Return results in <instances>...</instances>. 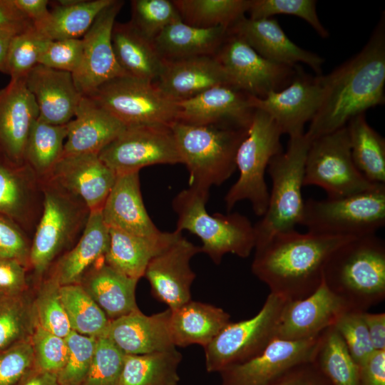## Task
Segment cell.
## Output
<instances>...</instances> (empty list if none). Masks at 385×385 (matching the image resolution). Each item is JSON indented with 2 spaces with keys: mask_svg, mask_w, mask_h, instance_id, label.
<instances>
[{
  "mask_svg": "<svg viewBox=\"0 0 385 385\" xmlns=\"http://www.w3.org/2000/svg\"><path fill=\"white\" fill-rule=\"evenodd\" d=\"M322 103L305 133L311 141L339 130L349 120L384 103L385 16L354 56L324 76Z\"/></svg>",
  "mask_w": 385,
  "mask_h": 385,
  "instance_id": "6da1fadb",
  "label": "cell"
},
{
  "mask_svg": "<svg viewBox=\"0 0 385 385\" xmlns=\"http://www.w3.org/2000/svg\"><path fill=\"white\" fill-rule=\"evenodd\" d=\"M351 239L296 230L277 233L255 249L252 272L270 293L287 301L301 299L319 288L328 259Z\"/></svg>",
  "mask_w": 385,
  "mask_h": 385,
  "instance_id": "7a4b0ae2",
  "label": "cell"
},
{
  "mask_svg": "<svg viewBox=\"0 0 385 385\" xmlns=\"http://www.w3.org/2000/svg\"><path fill=\"white\" fill-rule=\"evenodd\" d=\"M327 287L351 309L366 312L385 298V243L376 234L339 247L323 270Z\"/></svg>",
  "mask_w": 385,
  "mask_h": 385,
  "instance_id": "3957f363",
  "label": "cell"
},
{
  "mask_svg": "<svg viewBox=\"0 0 385 385\" xmlns=\"http://www.w3.org/2000/svg\"><path fill=\"white\" fill-rule=\"evenodd\" d=\"M209 192L189 187L180 191L173 200L178 215L176 231L188 230L200 238L201 252L215 264H220L225 255L247 257L255 247L254 225L247 217L237 212L210 215L205 205Z\"/></svg>",
  "mask_w": 385,
  "mask_h": 385,
  "instance_id": "277c9868",
  "label": "cell"
},
{
  "mask_svg": "<svg viewBox=\"0 0 385 385\" xmlns=\"http://www.w3.org/2000/svg\"><path fill=\"white\" fill-rule=\"evenodd\" d=\"M182 163L187 167L189 187L209 192L235 171L238 147L248 129L220 125H170Z\"/></svg>",
  "mask_w": 385,
  "mask_h": 385,
  "instance_id": "5b68a950",
  "label": "cell"
},
{
  "mask_svg": "<svg viewBox=\"0 0 385 385\" xmlns=\"http://www.w3.org/2000/svg\"><path fill=\"white\" fill-rule=\"evenodd\" d=\"M311 143L305 133L291 136L286 151L270 161L267 172L272 180V190L267 210L254 225L255 249L274 235L296 230L295 227L300 225L304 204V166Z\"/></svg>",
  "mask_w": 385,
  "mask_h": 385,
  "instance_id": "8992f818",
  "label": "cell"
},
{
  "mask_svg": "<svg viewBox=\"0 0 385 385\" xmlns=\"http://www.w3.org/2000/svg\"><path fill=\"white\" fill-rule=\"evenodd\" d=\"M300 225L327 236L360 237L385 225V184L354 195L304 201Z\"/></svg>",
  "mask_w": 385,
  "mask_h": 385,
  "instance_id": "52a82bcc",
  "label": "cell"
},
{
  "mask_svg": "<svg viewBox=\"0 0 385 385\" xmlns=\"http://www.w3.org/2000/svg\"><path fill=\"white\" fill-rule=\"evenodd\" d=\"M282 135L269 115L255 109L247 133L237 151L235 162L240 175L225 197L228 211L237 202L247 200L256 215H265L270 197L265 170L271 159L283 152Z\"/></svg>",
  "mask_w": 385,
  "mask_h": 385,
  "instance_id": "ba28073f",
  "label": "cell"
},
{
  "mask_svg": "<svg viewBox=\"0 0 385 385\" xmlns=\"http://www.w3.org/2000/svg\"><path fill=\"white\" fill-rule=\"evenodd\" d=\"M287 300L270 293L252 318L228 323L204 348L207 372H220L244 363L261 353L275 338Z\"/></svg>",
  "mask_w": 385,
  "mask_h": 385,
  "instance_id": "9c48e42d",
  "label": "cell"
},
{
  "mask_svg": "<svg viewBox=\"0 0 385 385\" xmlns=\"http://www.w3.org/2000/svg\"><path fill=\"white\" fill-rule=\"evenodd\" d=\"M86 96L96 101L126 127L170 126L177 121L178 102L152 81L121 76L105 83Z\"/></svg>",
  "mask_w": 385,
  "mask_h": 385,
  "instance_id": "30bf717a",
  "label": "cell"
},
{
  "mask_svg": "<svg viewBox=\"0 0 385 385\" xmlns=\"http://www.w3.org/2000/svg\"><path fill=\"white\" fill-rule=\"evenodd\" d=\"M369 181L356 167L346 126L313 140L304 166V186L322 188L329 198L342 197L370 190Z\"/></svg>",
  "mask_w": 385,
  "mask_h": 385,
  "instance_id": "8fae6325",
  "label": "cell"
},
{
  "mask_svg": "<svg viewBox=\"0 0 385 385\" xmlns=\"http://www.w3.org/2000/svg\"><path fill=\"white\" fill-rule=\"evenodd\" d=\"M51 182L44 188L42 215L37 225L29 255V266L34 274L42 276L53 260L69 244L88 215L83 202ZM82 202V201H81ZM89 214V213H88Z\"/></svg>",
  "mask_w": 385,
  "mask_h": 385,
  "instance_id": "7c38bea8",
  "label": "cell"
},
{
  "mask_svg": "<svg viewBox=\"0 0 385 385\" xmlns=\"http://www.w3.org/2000/svg\"><path fill=\"white\" fill-rule=\"evenodd\" d=\"M214 56L231 86L258 98L287 86L299 69L265 58L242 38L229 32Z\"/></svg>",
  "mask_w": 385,
  "mask_h": 385,
  "instance_id": "4fadbf2b",
  "label": "cell"
},
{
  "mask_svg": "<svg viewBox=\"0 0 385 385\" xmlns=\"http://www.w3.org/2000/svg\"><path fill=\"white\" fill-rule=\"evenodd\" d=\"M98 156L116 175L149 165L182 163L173 133L163 125L126 127Z\"/></svg>",
  "mask_w": 385,
  "mask_h": 385,
  "instance_id": "5bb4252c",
  "label": "cell"
},
{
  "mask_svg": "<svg viewBox=\"0 0 385 385\" xmlns=\"http://www.w3.org/2000/svg\"><path fill=\"white\" fill-rule=\"evenodd\" d=\"M322 334L302 340L275 338L254 358L220 371L221 385H267L312 362Z\"/></svg>",
  "mask_w": 385,
  "mask_h": 385,
  "instance_id": "9a60e30c",
  "label": "cell"
},
{
  "mask_svg": "<svg viewBox=\"0 0 385 385\" xmlns=\"http://www.w3.org/2000/svg\"><path fill=\"white\" fill-rule=\"evenodd\" d=\"M324 76L312 77L298 69L291 83L278 91H272L263 98L251 96L255 109L269 115L282 134L289 137L304 133V125L311 121L322 103Z\"/></svg>",
  "mask_w": 385,
  "mask_h": 385,
  "instance_id": "2e32d148",
  "label": "cell"
},
{
  "mask_svg": "<svg viewBox=\"0 0 385 385\" xmlns=\"http://www.w3.org/2000/svg\"><path fill=\"white\" fill-rule=\"evenodd\" d=\"M124 1L113 0L103 9L82 37L81 64L73 78L82 96H88L105 83L125 76L113 49L111 34L115 18Z\"/></svg>",
  "mask_w": 385,
  "mask_h": 385,
  "instance_id": "e0dca14e",
  "label": "cell"
},
{
  "mask_svg": "<svg viewBox=\"0 0 385 385\" xmlns=\"http://www.w3.org/2000/svg\"><path fill=\"white\" fill-rule=\"evenodd\" d=\"M250 98L231 86H216L178 101L177 121L194 125L248 129L255 111Z\"/></svg>",
  "mask_w": 385,
  "mask_h": 385,
  "instance_id": "ac0fdd59",
  "label": "cell"
},
{
  "mask_svg": "<svg viewBox=\"0 0 385 385\" xmlns=\"http://www.w3.org/2000/svg\"><path fill=\"white\" fill-rule=\"evenodd\" d=\"M200 247L181 236L148 265L144 276L152 295L174 310L191 300L190 287L195 278L190 262Z\"/></svg>",
  "mask_w": 385,
  "mask_h": 385,
  "instance_id": "d6986e66",
  "label": "cell"
},
{
  "mask_svg": "<svg viewBox=\"0 0 385 385\" xmlns=\"http://www.w3.org/2000/svg\"><path fill=\"white\" fill-rule=\"evenodd\" d=\"M49 175L52 183L82 201L89 211L102 208L117 176L93 153L63 155Z\"/></svg>",
  "mask_w": 385,
  "mask_h": 385,
  "instance_id": "ffe728a7",
  "label": "cell"
},
{
  "mask_svg": "<svg viewBox=\"0 0 385 385\" xmlns=\"http://www.w3.org/2000/svg\"><path fill=\"white\" fill-rule=\"evenodd\" d=\"M347 309L350 308L346 302L332 292L323 281L309 296L287 302L280 319L277 338L302 340L317 337L332 327Z\"/></svg>",
  "mask_w": 385,
  "mask_h": 385,
  "instance_id": "44dd1931",
  "label": "cell"
},
{
  "mask_svg": "<svg viewBox=\"0 0 385 385\" xmlns=\"http://www.w3.org/2000/svg\"><path fill=\"white\" fill-rule=\"evenodd\" d=\"M38 117L24 79L10 81L0 89V153L7 160L18 165L24 163L28 137Z\"/></svg>",
  "mask_w": 385,
  "mask_h": 385,
  "instance_id": "7402d4cb",
  "label": "cell"
},
{
  "mask_svg": "<svg viewBox=\"0 0 385 385\" xmlns=\"http://www.w3.org/2000/svg\"><path fill=\"white\" fill-rule=\"evenodd\" d=\"M228 32L242 38L269 61L289 66L307 64L317 75H322L324 59L291 41L272 17L253 19L243 16L228 29Z\"/></svg>",
  "mask_w": 385,
  "mask_h": 385,
  "instance_id": "603a6c76",
  "label": "cell"
},
{
  "mask_svg": "<svg viewBox=\"0 0 385 385\" xmlns=\"http://www.w3.org/2000/svg\"><path fill=\"white\" fill-rule=\"evenodd\" d=\"M170 309L150 316L137 310L110 320L104 337L124 354H144L175 348L171 339ZM103 337V336H102Z\"/></svg>",
  "mask_w": 385,
  "mask_h": 385,
  "instance_id": "cb8c5ba5",
  "label": "cell"
},
{
  "mask_svg": "<svg viewBox=\"0 0 385 385\" xmlns=\"http://www.w3.org/2000/svg\"><path fill=\"white\" fill-rule=\"evenodd\" d=\"M24 81L41 119L53 125H66L73 119L82 95L72 73L37 64Z\"/></svg>",
  "mask_w": 385,
  "mask_h": 385,
  "instance_id": "d4e9b609",
  "label": "cell"
},
{
  "mask_svg": "<svg viewBox=\"0 0 385 385\" xmlns=\"http://www.w3.org/2000/svg\"><path fill=\"white\" fill-rule=\"evenodd\" d=\"M168 97L178 102L216 86L229 85L228 77L215 56L164 60L154 82Z\"/></svg>",
  "mask_w": 385,
  "mask_h": 385,
  "instance_id": "484cf974",
  "label": "cell"
},
{
  "mask_svg": "<svg viewBox=\"0 0 385 385\" xmlns=\"http://www.w3.org/2000/svg\"><path fill=\"white\" fill-rule=\"evenodd\" d=\"M67 124L63 155L99 154L126 126L89 96H82Z\"/></svg>",
  "mask_w": 385,
  "mask_h": 385,
  "instance_id": "4316f807",
  "label": "cell"
},
{
  "mask_svg": "<svg viewBox=\"0 0 385 385\" xmlns=\"http://www.w3.org/2000/svg\"><path fill=\"white\" fill-rule=\"evenodd\" d=\"M101 212L105 223L110 228L142 236H153L161 232L144 205L139 172L117 175Z\"/></svg>",
  "mask_w": 385,
  "mask_h": 385,
  "instance_id": "83f0119b",
  "label": "cell"
},
{
  "mask_svg": "<svg viewBox=\"0 0 385 385\" xmlns=\"http://www.w3.org/2000/svg\"><path fill=\"white\" fill-rule=\"evenodd\" d=\"M182 236L176 230L142 236L109 227V245L104 262L120 273L139 279L150 260Z\"/></svg>",
  "mask_w": 385,
  "mask_h": 385,
  "instance_id": "f1b7e54d",
  "label": "cell"
},
{
  "mask_svg": "<svg viewBox=\"0 0 385 385\" xmlns=\"http://www.w3.org/2000/svg\"><path fill=\"white\" fill-rule=\"evenodd\" d=\"M109 245V227L101 209L89 211L83 233L76 245L56 262L50 277L62 285L80 284Z\"/></svg>",
  "mask_w": 385,
  "mask_h": 385,
  "instance_id": "f546056e",
  "label": "cell"
},
{
  "mask_svg": "<svg viewBox=\"0 0 385 385\" xmlns=\"http://www.w3.org/2000/svg\"><path fill=\"white\" fill-rule=\"evenodd\" d=\"M111 41L116 61L125 76L152 82L156 81L164 60L153 41L143 35L130 21L115 22Z\"/></svg>",
  "mask_w": 385,
  "mask_h": 385,
  "instance_id": "4dcf8cb0",
  "label": "cell"
},
{
  "mask_svg": "<svg viewBox=\"0 0 385 385\" xmlns=\"http://www.w3.org/2000/svg\"><path fill=\"white\" fill-rule=\"evenodd\" d=\"M169 329L175 346L199 344L205 348L230 322V314L222 308L189 301L170 310Z\"/></svg>",
  "mask_w": 385,
  "mask_h": 385,
  "instance_id": "1f68e13d",
  "label": "cell"
},
{
  "mask_svg": "<svg viewBox=\"0 0 385 385\" xmlns=\"http://www.w3.org/2000/svg\"><path fill=\"white\" fill-rule=\"evenodd\" d=\"M138 279L108 265H95L80 283L110 320L139 310L135 299Z\"/></svg>",
  "mask_w": 385,
  "mask_h": 385,
  "instance_id": "d6a6232c",
  "label": "cell"
},
{
  "mask_svg": "<svg viewBox=\"0 0 385 385\" xmlns=\"http://www.w3.org/2000/svg\"><path fill=\"white\" fill-rule=\"evenodd\" d=\"M227 33L222 26L199 28L180 20L165 27L153 43L163 60L214 56Z\"/></svg>",
  "mask_w": 385,
  "mask_h": 385,
  "instance_id": "836d02e7",
  "label": "cell"
},
{
  "mask_svg": "<svg viewBox=\"0 0 385 385\" xmlns=\"http://www.w3.org/2000/svg\"><path fill=\"white\" fill-rule=\"evenodd\" d=\"M113 0H58L47 19L34 27L49 40L78 39Z\"/></svg>",
  "mask_w": 385,
  "mask_h": 385,
  "instance_id": "e575fe53",
  "label": "cell"
},
{
  "mask_svg": "<svg viewBox=\"0 0 385 385\" xmlns=\"http://www.w3.org/2000/svg\"><path fill=\"white\" fill-rule=\"evenodd\" d=\"M346 128L351 154L359 172L371 183L385 184V140L361 113L351 118Z\"/></svg>",
  "mask_w": 385,
  "mask_h": 385,
  "instance_id": "d590c367",
  "label": "cell"
},
{
  "mask_svg": "<svg viewBox=\"0 0 385 385\" xmlns=\"http://www.w3.org/2000/svg\"><path fill=\"white\" fill-rule=\"evenodd\" d=\"M182 354L176 348L144 354H125L119 385H178Z\"/></svg>",
  "mask_w": 385,
  "mask_h": 385,
  "instance_id": "8d00e7d4",
  "label": "cell"
},
{
  "mask_svg": "<svg viewBox=\"0 0 385 385\" xmlns=\"http://www.w3.org/2000/svg\"><path fill=\"white\" fill-rule=\"evenodd\" d=\"M251 0H173L181 20L199 28L229 29L245 16Z\"/></svg>",
  "mask_w": 385,
  "mask_h": 385,
  "instance_id": "74e56055",
  "label": "cell"
},
{
  "mask_svg": "<svg viewBox=\"0 0 385 385\" xmlns=\"http://www.w3.org/2000/svg\"><path fill=\"white\" fill-rule=\"evenodd\" d=\"M313 362L331 385H361L359 366L333 327L322 332Z\"/></svg>",
  "mask_w": 385,
  "mask_h": 385,
  "instance_id": "f35d334b",
  "label": "cell"
},
{
  "mask_svg": "<svg viewBox=\"0 0 385 385\" xmlns=\"http://www.w3.org/2000/svg\"><path fill=\"white\" fill-rule=\"evenodd\" d=\"M66 125H53L39 117L34 123L24 150V162L37 174H50L63 153Z\"/></svg>",
  "mask_w": 385,
  "mask_h": 385,
  "instance_id": "ab89813d",
  "label": "cell"
},
{
  "mask_svg": "<svg viewBox=\"0 0 385 385\" xmlns=\"http://www.w3.org/2000/svg\"><path fill=\"white\" fill-rule=\"evenodd\" d=\"M60 295L71 331L96 338L105 334L110 319L81 284L61 286Z\"/></svg>",
  "mask_w": 385,
  "mask_h": 385,
  "instance_id": "60d3db41",
  "label": "cell"
},
{
  "mask_svg": "<svg viewBox=\"0 0 385 385\" xmlns=\"http://www.w3.org/2000/svg\"><path fill=\"white\" fill-rule=\"evenodd\" d=\"M36 326L33 299L26 292L0 294V350L31 341Z\"/></svg>",
  "mask_w": 385,
  "mask_h": 385,
  "instance_id": "b9f144b4",
  "label": "cell"
},
{
  "mask_svg": "<svg viewBox=\"0 0 385 385\" xmlns=\"http://www.w3.org/2000/svg\"><path fill=\"white\" fill-rule=\"evenodd\" d=\"M50 40L34 25L17 34L11 40L6 59V73L11 81L24 79L37 64Z\"/></svg>",
  "mask_w": 385,
  "mask_h": 385,
  "instance_id": "7bdbcfd3",
  "label": "cell"
},
{
  "mask_svg": "<svg viewBox=\"0 0 385 385\" xmlns=\"http://www.w3.org/2000/svg\"><path fill=\"white\" fill-rule=\"evenodd\" d=\"M61 285L49 277L40 284L33 306L36 324L60 337L71 332L69 322L60 295Z\"/></svg>",
  "mask_w": 385,
  "mask_h": 385,
  "instance_id": "ee69618b",
  "label": "cell"
},
{
  "mask_svg": "<svg viewBox=\"0 0 385 385\" xmlns=\"http://www.w3.org/2000/svg\"><path fill=\"white\" fill-rule=\"evenodd\" d=\"M0 159V215L15 222L22 221L29 207V190L20 168Z\"/></svg>",
  "mask_w": 385,
  "mask_h": 385,
  "instance_id": "f6af8a7d",
  "label": "cell"
},
{
  "mask_svg": "<svg viewBox=\"0 0 385 385\" xmlns=\"http://www.w3.org/2000/svg\"><path fill=\"white\" fill-rule=\"evenodd\" d=\"M133 25L153 41L168 25L181 20L172 1L133 0L130 1Z\"/></svg>",
  "mask_w": 385,
  "mask_h": 385,
  "instance_id": "bcb514c9",
  "label": "cell"
},
{
  "mask_svg": "<svg viewBox=\"0 0 385 385\" xmlns=\"http://www.w3.org/2000/svg\"><path fill=\"white\" fill-rule=\"evenodd\" d=\"M68 354L57 374L59 385H81L91 366L97 338L71 332L65 338Z\"/></svg>",
  "mask_w": 385,
  "mask_h": 385,
  "instance_id": "7dc6e473",
  "label": "cell"
},
{
  "mask_svg": "<svg viewBox=\"0 0 385 385\" xmlns=\"http://www.w3.org/2000/svg\"><path fill=\"white\" fill-rule=\"evenodd\" d=\"M314 0H251L247 12L250 19L271 18L277 14H287L306 21L322 37L329 36L328 30L321 23Z\"/></svg>",
  "mask_w": 385,
  "mask_h": 385,
  "instance_id": "c3c4849f",
  "label": "cell"
},
{
  "mask_svg": "<svg viewBox=\"0 0 385 385\" xmlns=\"http://www.w3.org/2000/svg\"><path fill=\"white\" fill-rule=\"evenodd\" d=\"M124 357L109 339L98 337L91 366L81 385H119Z\"/></svg>",
  "mask_w": 385,
  "mask_h": 385,
  "instance_id": "681fc988",
  "label": "cell"
},
{
  "mask_svg": "<svg viewBox=\"0 0 385 385\" xmlns=\"http://www.w3.org/2000/svg\"><path fill=\"white\" fill-rule=\"evenodd\" d=\"M362 313L361 311L347 309L339 316L332 326L340 335L358 366L375 351Z\"/></svg>",
  "mask_w": 385,
  "mask_h": 385,
  "instance_id": "f907efd6",
  "label": "cell"
},
{
  "mask_svg": "<svg viewBox=\"0 0 385 385\" xmlns=\"http://www.w3.org/2000/svg\"><path fill=\"white\" fill-rule=\"evenodd\" d=\"M34 368L57 375L63 366L68 347L65 338L60 337L36 324L31 338Z\"/></svg>",
  "mask_w": 385,
  "mask_h": 385,
  "instance_id": "816d5d0a",
  "label": "cell"
},
{
  "mask_svg": "<svg viewBox=\"0 0 385 385\" xmlns=\"http://www.w3.org/2000/svg\"><path fill=\"white\" fill-rule=\"evenodd\" d=\"M82 53L81 38L50 40L40 56L38 64L73 74L81 64Z\"/></svg>",
  "mask_w": 385,
  "mask_h": 385,
  "instance_id": "f5cc1de1",
  "label": "cell"
},
{
  "mask_svg": "<svg viewBox=\"0 0 385 385\" xmlns=\"http://www.w3.org/2000/svg\"><path fill=\"white\" fill-rule=\"evenodd\" d=\"M34 368L30 341L0 350V385H16Z\"/></svg>",
  "mask_w": 385,
  "mask_h": 385,
  "instance_id": "db71d44e",
  "label": "cell"
},
{
  "mask_svg": "<svg viewBox=\"0 0 385 385\" xmlns=\"http://www.w3.org/2000/svg\"><path fill=\"white\" fill-rule=\"evenodd\" d=\"M31 246L18 224L0 215V257L15 260L29 267Z\"/></svg>",
  "mask_w": 385,
  "mask_h": 385,
  "instance_id": "11a10c76",
  "label": "cell"
},
{
  "mask_svg": "<svg viewBox=\"0 0 385 385\" xmlns=\"http://www.w3.org/2000/svg\"><path fill=\"white\" fill-rule=\"evenodd\" d=\"M26 269L19 261L0 257V294H19L26 292Z\"/></svg>",
  "mask_w": 385,
  "mask_h": 385,
  "instance_id": "9f6ffc18",
  "label": "cell"
},
{
  "mask_svg": "<svg viewBox=\"0 0 385 385\" xmlns=\"http://www.w3.org/2000/svg\"><path fill=\"white\" fill-rule=\"evenodd\" d=\"M267 385H331L312 362L303 364Z\"/></svg>",
  "mask_w": 385,
  "mask_h": 385,
  "instance_id": "6f0895ef",
  "label": "cell"
},
{
  "mask_svg": "<svg viewBox=\"0 0 385 385\" xmlns=\"http://www.w3.org/2000/svg\"><path fill=\"white\" fill-rule=\"evenodd\" d=\"M359 369L361 385H385V350L374 351Z\"/></svg>",
  "mask_w": 385,
  "mask_h": 385,
  "instance_id": "680465c9",
  "label": "cell"
},
{
  "mask_svg": "<svg viewBox=\"0 0 385 385\" xmlns=\"http://www.w3.org/2000/svg\"><path fill=\"white\" fill-rule=\"evenodd\" d=\"M362 317L374 350H385V313L366 311Z\"/></svg>",
  "mask_w": 385,
  "mask_h": 385,
  "instance_id": "91938a15",
  "label": "cell"
},
{
  "mask_svg": "<svg viewBox=\"0 0 385 385\" xmlns=\"http://www.w3.org/2000/svg\"><path fill=\"white\" fill-rule=\"evenodd\" d=\"M16 9L29 21L34 26L44 21L49 14L48 0H12Z\"/></svg>",
  "mask_w": 385,
  "mask_h": 385,
  "instance_id": "94428289",
  "label": "cell"
},
{
  "mask_svg": "<svg viewBox=\"0 0 385 385\" xmlns=\"http://www.w3.org/2000/svg\"><path fill=\"white\" fill-rule=\"evenodd\" d=\"M9 25L34 24L16 9L12 0H0V26Z\"/></svg>",
  "mask_w": 385,
  "mask_h": 385,
  "instance_id": "6125c7cd",
  "label": "cell"
},
{
  "mask_svg": "<svg viewBox=\"0 0 385 385\" xmlns=\"http://www.w3.org/2000/svg\"><path fill=\"white\" fill-rule=\"evenodd\" d=\"M30 26L9 25L0 26V72L6 73V59L13 38Z\"/></svg>",
  "mask_w": 385,
  "mask_h": 385,
  "instance_id": "be15d7a7",
  "label": "cell"
},
{
  "mask_svg": "<svg viewBox=\"0 0 385 385\" xmlns=\"http://www.w3.org/2000/svg\"><path fill=\"white\" fill-rule=\"evenodd\" d=\"M16 385H59L57 375L35 368L28 372Z\"/></svg>",
  "mask_w": 385,
  "mask_h": 385,
  "instance_id": "e7e4bbea",
  "label": "cell"
}]
</instances>
